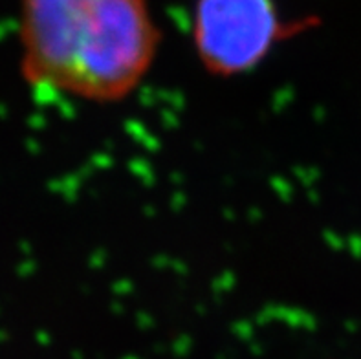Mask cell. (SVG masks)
Returning a JSON list of instances; mask_svg holds the SVG:
<instances>
[{"label":"cell","instance_id":"cell-3","mask_svg":"<svg viewBox=\"0 0 361 359\" xmlns=\"http://www.w3.org/2000/svg\"><path fill=\"white\" fill-rule=\"evenodd\" d=\"M95 0H20V68L33 89L63 94L75 40Z\"/></svg>","mask_w":361,"mask_h":359},{"label":"cell","instance_id":"cell-2","mask_svg":"<svg viewBox=\"0 0 361 359\" xmlns=\"http://www.w3.org/2000/svg\"><path fill=\"white\" fill-rule=\"evenodd\" d=\"M275 0H197L193 11L194 52L215 77L252 72L292 33Z\"/></svg>","mask_w":361,"mask_h":359},{"label":"cell","instance_id":"cell-1","mask_svg":"<svg viewBox=\"0 0 361 359\" xmlns=\"http://www.w3.org/2000/svg\"><path fill=\"white\" fill-rule=\"evenodd\" d=\"M158 48L147 0H95L75 40L63 94L119 103L141 84Z\"/></svg>","mask_w":361,"mask_h":359}]
</instances>
